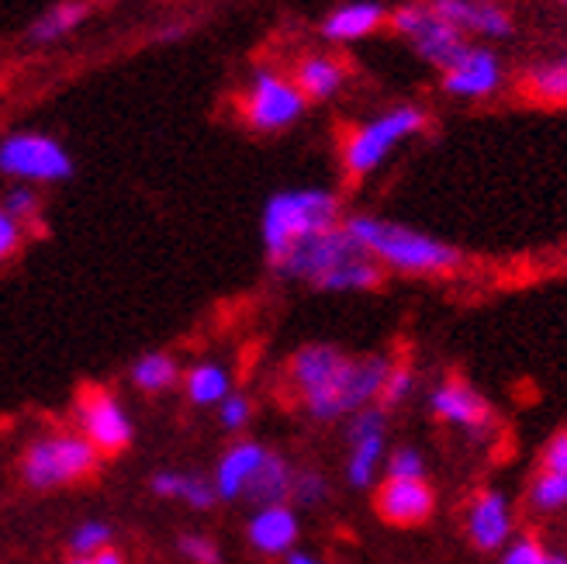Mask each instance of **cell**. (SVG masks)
Instances as JSON below:
<instances>
[{"label":"cell","instance_id":"1","mask_svg":"<svg viewBox=\"0 0 567 564\" xmlns=\"http://www.w3.org/2000/svg\"><path fill=\"white\" fill-rule=\"evenodd\" d=\"M343 229L371 260H381L405 274H443L461 264V253L453 246L388 218L350 215L343 222Z\"/></svg>","mask_w":567,"mask_h":564},{"label":"cell","instance_id":"2","mask_svg":"<svg viewBox=\"0 0 567 564\" xmlns=\"http://www.w3.org/2000/svg\"><path fill=\"white\" fill-rule=\"evenodd\" d=\"M339 225V197L326 187H295V191H277L260 218V236L267 260L277 267L288 253L319 236L326 229Z\"/></svg>","mask_w":567,"mask_h":564},{"label":"cell","instance_id":"3","mask_svg":"<svg viewBox=\"0 0 567 564\" xmlns=\"http://www.w3.org/2000/svg\"><path fill=\"white\" fill-rule=\"evenodd\" d=\"M350 363H353V357H347L336 347H326V343L301 347L291 357L288 378H291L295 391L301 394V402L311 419L332 422V419L350 416V406H347Z\"/></svg>","mask_w":567,"mask_h":564},{"label":"cell","instance_id":"4","mask_svg":"<svg viewBox=\"0 0 567 564\" xmlns=\"http://www.w3.org/2000/svg\"><path fill=\"white\" fill-rule=\"evenodd\" d=\"M425 129V111L415 104H399L384 111V115L363 122L360 129L350 132L343 146V166L350 177H367L399 150L405 139L419 135Z\"/></svg>","mask_w":567,"mask_h":564},{"label":"cell","instance_id":"5","mask_svg":"<svg viewBox=\"0 0 567 564\" xmlns=\"http://www.w3.org/2000/svg\"><path fill=\"white\" fill-rule=\"evenodd\" d=\"M97 468V450L76 433H52L28 443L21 454V478L32 489H60Z\"/></svg>","mask_w":567,"mask_h":564},{"label":"cell","instance_id":"6","mask_svg":"<svg viewBox=\"0 0 567 564\" xmlns=\"http://www.w3.org/2000/svg\"><path fill=\"white\" fill-rule=\"evenodd\" d=\"M0 174L18 184H60L73 177V156L45 132H11L0 139Z\"/></svg>","mask_w":567,"mask_h":564},{"label":"cell","instance_id":"7","mask_svg":"<svg viewBox=\"0 0 567 564\" xmlns=\"http://www.w3.org/2000/svg\"><path fill=\"white\" fill-rule=\"evenodd\" d=\"M239 107L252 132H284L305 115L308 101L301 98L291 76L277 70H252Z\"/></svg>","mask_w":567,"mask_h":564},{"label":"cell","instance_id":"8","mask_svg":"<svg viewBox=\"0 0 567 564\" xmlns=\"http://www.w3.org/2000/svg\"><path fill=\"white\" fill-rule=\"evenodd\" d=\"M391 24H394V32L405 35L415 45V52L425 63H433L440 70H446L467 49V35H461L457 28L446 24L430 4H402L391 14Z\"/></svg>","mask_w":567,"mask_h":564},{"label":"cell","instance_id":"9","mask_svg":"<svg viewBox=\"0 0 567 564\" xmlns=\"http://www.w3.org/2000/svg\"><path fill=\"white\" fill-rule=\"evenodd\" d=\"M76 427H80V437L94 450H104V454H118L135 437V422L125 412V406L111 391H97V388L80 399Z\"/></svg>","mask_w":567,"mask_h":564},{"label":"cell","instance_id":"10","mask_svg":"<svg viewBox=\"0 0 567 564\" xmlns=\"http://www.w3.org/2000/svg\"><path fill=\"white\" fill-rule=\"evenodd\" d=\"M357 253H363V249L347 236L343 225H336V229H326L319 236L298 243L288 257L277 264V274L291 277V280H311V285H319L326 274H332L339 264H347L350 257H357Z\"/></svg>","mask_w":567,"mask_h":564},{"label":"cell","instance_id":"11","mask_svg":"<svg viewBox=\"0 0 567 564\" xmlns=\"http://www.w3.org/2000/svg\"><path fill=\"white\" fill-rule=\"evenodd\" d=\"M347 443H350V461H347V482L353 489L374 485L378 468L384 461V409L367 406L350 416L347 427Z\"/></svg>","mask_w":567,"mask_h":564},{"label":"cell","instance_id":"12","mask_svg":"<svg viewBox=\"0 0 567 564\" xmlns=\"http://www.w3.org/2000/svg\"><path fill=\"white\" fill-rule=\"evenodd\" d=\"M498 83H502V63L485 45H467L443 70V91L453 98H488L498 91Z\"/></svg>","mask_w":567,"mask_h":564},{"label":"cell","instance_id":"13","mask_svg":"<svg viewBox=\"0 0 567 564\" xmlns=\"http://www.w3.org/2000/svg\"><path fill=\"white\" fill-rule=\"evenodd\" d=\"M446 24L461 35H485V39H508L513 35V18L495 0H433L430 4Z\"/></svg>","mask_w":567,"mask_h":564},{"label":"cell","instance_id":"14","mask_svg":"<svg viewBox=\"0 0 567 564\" xmlns=\"http://www.w3.org/2000/svg\"><path fill=\"white\" fill-rule=\"evenodd\" d=\"M301 537V523H298V513L291 510L288 502L280 505H260L257 513L249 516L246 523V541L249 547L264 554V557H284L291 554L295 544Z\"/></svg>","mask_w":567,"mask_h":564},{"label":"cell","instance_id":"15","mask_svg":"<svg viewBox=\"0 0 567 564\" xmlns=\"http://www.w3.org/2000/svg\"><path fill=\"white\" fill-rule=\"evenodd\" d=\"M430 406L443 422H453L467 433H488L492 430V406L481 399V391H474L467 381H443L433 388Z\"/></svg>","mask_w":567,"mask_h":564},{"label":"cell","instance_id":"16","mask_svg":"<svg viewBox=\"0 0 567 564\" xmlns=\"http://www.w3.org/2000/svg\"><path fill=\"white\" fill-rule=\"evenodd\" d=\"M436 510V492L422 482H388L378 489V513L381 520L394 523V526H415L425 523Z\"/></svg>","mask_w":567,"mask_h":564},{"label":"cell","instance_id":"17","mask_svg":"<svg viewBox=\"0 0 567 564\" xmlns=\"http://www.w3.org/2000/svg\"><path fill=\"white\" fill-rule=\"evenodd\" d=\"M264 458H267V447L257 443V440H239V443H233L221 454L218 468H215V478H212L215 495L225 499V502L243 499L246 489H249V482H252V474H257V468L264 464Z\"/></svg>","mask_w":567,"mask_h":564},{"label":"cell","instance_id":"18","mask_svg":"<svg viewBox=\"0 0 567 564\" xmlns=\"http://www.w3.org/2000/svg\"><path fill=\"white\" fill-rule=\"evenodd\" d=\"M467 533H471L474 547H481V551L502 547L508 537H513V510H508V499L502 492H481L471 502Z\"/></svg>","mask_w":567,"mask_h":564},{"label":"cell","instance_id":"19","mask_svg":"<svg viewBox=\"0 0 567 564\" xmlns=\"http://www.w3.org/2000/svg\"><path fill=\"white\" fill-rule=\"evenodd\" d=\"M384 24V8L374 4V0H353V4L336 8L326 21H322V35L329 42H357L374 35Z\"/></svg>","mask_w":567,"mask_h":564},{"label":"cell","instance_id":"20","mask_svg":"<svg viewBox=\"0 0 567 564\" xmlns=\"http://www.w3.org/2000/svg\"><path fill=\"white\" fill-rule=\"evenodd\" d=\"M291 80H295V88L301 91L305 101H329V98H336L339 91H343L347 66L339 60H332V55L316 52V55H305Z\"/></svg>","mask_w":567,"mask_h":564},{"label":"cell","instance_id":"21","mask_svg":"<svg viewBox=\"0 0 567 564\" xmlns=\"http://www.w3.org/2000/svg\"><path fill=\"white\" fill-rule=\"evenodd\" d=\"M87 14H91L87 0H60V4L45 8L32 24H28V39L35 45H52V42L73 35L76 28L87 21Z\"/></svg>","mask_w":567,"mask_h":564},{"label":"cell","instance_id":"22","mask_svg":"<svg viewBox=\"0 0 567 564\" xmlns=\"http://www.w3.org/2000/svg\"><path fill=\"white\" fill-rule=\"evenodd\" d=\"M150 489H153V495H159V499H177V502H187L190 510H212V505L218 502L212 478H202V474L156 471V474H153V482H150Z\"/></svg>","mask_w":567,"mask_h":564},{"label":"cell","instance_id":"23","mask_svg":"<svg viewBox=\"0 0 567 564\" xmlns=\"http://www.w3.org/2000/svg\"><path fill=\"white\" fill-rule=\"evenodd\" d=\"M291 485H295V468L280 454H274V450H267V458L257 468V474H252V482L243 499L257 502V505H280L291 499Z\"/></svg>","mask_w":567,"mask_h":564},{"label":"cell","instance_id":"24","mask_svg":"<svg viewBox=\"0 0 567 564\" xmlns=\"http://www.w3.org/2000/svg\"><path fill=\"white\" fill-rule=\"evenodd\" d=\"M184 391L194 406H215L218 409L233 394V378L221 363L205 360V363H194V368L184 375Z\"/></svg>","mask_w":567,"mask_h":564},{"label":"cell","instance_id":"25","mask_svg":"<svg viewBox=\"0 0 567 564\" xmlns=\"http://www.w3.org/2000/svg\"><path fill=\"white\" fill-rule=\"evenodd\" d=\"M381 285V264L371 260L367 253H357L347 264H339L332 274L319 280V291H371Z\"/></svg>","mask_w":567,"mask_h":564},{"label":"cell","instance_id":"26","mask_svg":"<svg viewBox=\"0 0 567 564\" xmlns=\"http://www.w3.org/2000/svg\"><path fill=\"white\" fill-rule=\"evenodd\" d=\"M181 381V368L169 353H146L132 363V384L146 394H159L166 388H174Z\"/></svg>","mask_w":567,"mask_h":564},{"label":"cell","instance_id":"27","mask_svg":"<svg viewBox=\"0 0 567 564\" xmlns=\"http://www.w3.org/2000/svg\"><path fill=\"white\" fill-rule=\"evenodd\" d=\"M529 91L540 101H554V104H567V63H544L529 70Z\"/></svg>","mask_w":567,"mask_h":564},{"label":"cell","instance_id":"28","mask_svg":"<svg viewBox=\"0 0 567 564\" xmlns=\"http://www.w3.org/2000/svg\"><path fill=\"white\" fill-rule=\"evenodd\" d=\"M529 499H533L536 510H544V513L560 510V505H567V474H560V471H550V468H547V471L533 482Z\"/></svg>","mask_w":567,"mask_h":564},{"label":"cell","instance_id":"29","mask_svg":"<svg viewBox=\"0 0 567 564\" xmlns=\"http://www.w3.org/2000/svg\"><path fill=\"white\" fill-rule=\"evenodd\" d=\"M107 544H111V526H107L104 520H87V523H80V526L73 530V537H70L73 557H94V554H101Z\"/></svg>","mask_w":567,"mask_h":564},{"label":"cell","instance_id":"30","mask_svg":"<svg viewBox=\"0 0 567 564\" xmlns=\"http://www.w3.org/2000/svg\"><path fill=\"white\" fill-rule=\"evenodd\" d=\"M0 205H4V212L21 225V229H24L28 222H35L39 212H42L39 191H35L32 184H14V187L4 194V202H0Z\"/></svg>","mask_w":567,"mask_h":564},{"label":"cell","instance_id":"31","mask_svg":"<svg viewBox=\"0 0 567 564\" xmlns=\"http://www.w3.org/2000/svg\"><path fill=\"white\" fill-rule=\"evenodd\" d=\"M388 478L391 482H422L425 478V461L415 447H399L394 454L388 458Z\"/></svg>","mask_w":567,"mask_h":564},{"label":"cell","instance_id":"32","mask_svg":"<svg viewBox=\"0 0 567 564\" xmlns=\"http://www.w3.org/2000/svg\"><path fill=\"white\" fill-rule=\"evenodd\" d=\"M291 499L298 505H308V510H316L329 499V482L326 474L319 471H295V485H291Z\"/></svg>","mask_w":567,"mask_h":564},{"label":"cell","instance_id":"33","mask_svg":"<svg viewBox=\"0 0 567 564\" xmlns=\"http://www.w3.org/2000/svg\"><path fill=\"white\" fill-rule=\"evenodd\" d=\"M177 551L194 564H221V554H218L215 541L202 537V533H184V537L177 541Z\"/></svg>","mask_w":567,"mask_h":564},{"label":"cell","instance_id":"34","mask_svg":"<svg viewBox=\"0 0 567 564\" xmlns=\"http://www.w3.org/2000/svg\"><path fill=\"white\" fill-rule=\"evenodd\" d=\"M412 388H415V378H412L409 368H391V375H388V381H384V388H381V402H384V409L402 406V402L409 399V394H412Z\"/></svg>","mask_w":567,"mask_h":564},{"label":"cell","instance_id":"35","mask_svg":"<svg viewBox=\"0 0 567 564\" xmlns=\"http://www.w3.org/2000/svg\"><path fill=\"white\" fill-rule=\"evenodd\" d=\"M249 416H252V402L246 399V394H236V391L218 406V422H221L225 430H233V433L246 427Z\"/></svg>","mask_w":567,"mask_h":564},{"label":"cell","instance_id":"36","mask_svg":"<svg viewBox=\"0 0 567 564\" xmlns=\"http://www.w3.org/2000/svg\"><path fill=\"white\" fill-rule=\"evenodd\" d=\"M547 561V551L536 544L533 537H519L505 547L502 554V564H544Z\"/></svg>","mask_w":567,"mask_h":564},{"label":"cell","instance_id":"37","mask_svg":"<svg viewBox=\"0 0 567 564\" xmlns=\"http://www.w3.org/2000/svg\"><path fill=\"white\" fill-rule=\"evenodd\" d=\"M21 239H24V229L4 212V205H0V264L14 257L21 249Z\"/></svg>","mask_w":567,"mask_h":564},{"label":"cell","instance_id":"38","mask_svg":"<svg viewBox=\"0 0 567 564\" xmlns=\"http://www.w3.org/2000/svg\"><path fill=\"white\" fill-rule=\"evenodd\" d=\"M544 464H547L550 471L567 474V433H560V437H554V440H550L547 454H544Z\"/></svg>","mask_w":567,"mask_h":564},{"label":"cell","instance_id":"39","mask_svg":"<svg viewBox=\"0 0 567 564\" xmlns=\"http://www.w3.org/2000/svg\"><path fill=\"white\" fill-rule=\"evenodd\" d=\"M284 564H322L316 554H305V551H291V554H284Z\"/></svg>","mask_w":567,"mask_h":564},{"label":"cell","instance_id":"40","mask_svg":"<svg viewBox=\"0 0 567 564\" xmlns=\"http://www.w3.org/2000/svg\"><path fill=\"white\" fill-rule=\"evenodd\" d=\"M91 561H94V564H125V561H122V554H118V551H111V547H104V551H101V554H94Z\"/></svg>","mask_w":567,"mask_h":564},{"label":"cell","instance_id":"41","mask_svg":"<svg viewBox=\"0 0 567 564\" xmlns=\"http://www.w3.org/2000/svg\"><path fill=\"white\" fill-rule=\"evenodd\" d=\"M184 32H187L184 24H177V28H163V32H159V42H174V39H184Z\"/></svg>","mask_w":567,"mask_h":564},{"label":"cell","instance_id":"42","mask_svg":"<svg viewBox=\"0 0 567 564\" xmlns=\"http://www.w3.org/2000/svg\"><path fill=\"white\" fill-rule=\"evenodd\" d=\"M544 564H567V557H560V554H547V561Z\"/></svg>","mask_w":567,"mask_h":564},{"label":"cell","instance_id":"43","mask_svg":"<svg viewBox=\"0 0 567 564\" xmlns=\"http://www.w3.org/2000/svg\"><path fill=\"white\" fill-rule=\"evenodd\" d=\"M70 564H94V561H91V557H73Z\"/></svg>","mask_w":567,"mask_h":564},{"label":"cell","instance_id":"44","mask_svg":"<svg viewBox=\"0 0 567 564\" xmlns=\"http://www.w3.org/2000/svg\"><path fill=\"white\" fill-rule=\"evenodd\" d=\"M564 63H567V55H564Z\"/></svg>","mask_w":567,"mask_h":564},{"label":"cell","instance_id":"45","mask_svg":"<svg viewBox=\"0 0 567 564\" xmlns=\"http://www.w3.org/2000/svg\"><path fill=\"white\" fill-rule=\"evenodd\" d=\"M564 4H567V0H564Z\"/></svg>","mask_w":567,"mask_h":564}]
</instances>
